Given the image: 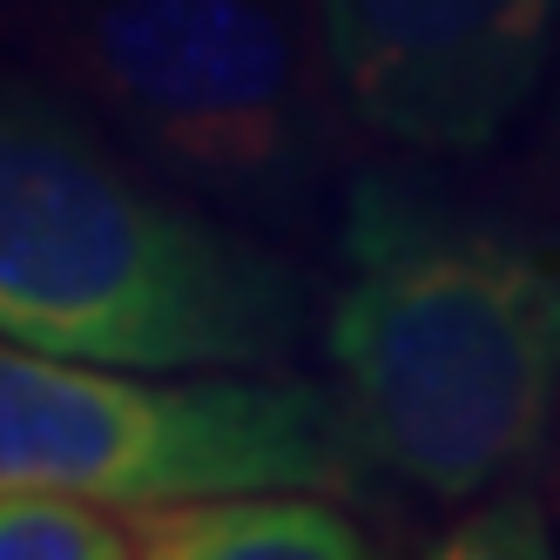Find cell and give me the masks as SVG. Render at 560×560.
Segmentation results:
<instances>
[{
    "mask_svg": "<svg viewBox=\"0 0 560 560\" xmlns=\"http://www.w3.org/2000/svg\"><path fill=\"white\" fill-rule=\"evenodd\" d=\"M351 466L338 392L298 378H155L0 331V493L55 487L108 506L264 487L338 493Z\"/></svg>",
    "mask_w": 560,
    "mask_h": 560,
    "instance_id": "3957f363",
    "label": "cell"
},
{
    "mask_svg": "<svg viewBox=\"0 0 560 560\" xmlns=\"http://www.w3.org/2000/svg\"><path fill=\"white\" fill-rule=\"evenodd\" d=\"M0 331L136 372H257L298 345L304 298L82 108L0 74Z\"/></svg>",
    "mask_w": 560,
    "mask_h": 560,
    "instance_id": "7a4b0ae2",
    "label": "cell"
},
{
    "mask_svg": "<svg viewBox=\"0 0 560 560\" xmlns=\"http://www.w3.org/2000/svg\"><path fill=\"white\" fill-rule=\"evenodd\" d=\"M129 540L149 560H358L365 534L304 487H264V493H196V500H155L122 506Z\"/></svg>",
    "mask_w": 560,
    "mask_h": 560,
    "instance_id": "8992f818",
    "label": "cell"
},
{
    "mask_svg": "<svg viewBox=\"0 0 560 560\" xmlns=\"http://www.w3.org/2000/svg\"><path fill=\"white\" fill-rule=\"evenodd\" d=\"M345 108L385 142L466 155L527 115L560 0H311Z\"/></svg>",
    "mask_w": 560,
    "mask_h": 560,
    "instance_id": "5b68a950",
    "label": "cell"
},
{
    "mask_svg": "<svg viewBox=\"0 0 560 560\" xmlns=\"http://www.w3.org/2000/svg\"><path fill=\"white\" fill-rule=\"evenodd\" d=\"M122 553H136L122 506L55 487L0 493V560H122Z\"/></svg>",
    "mask_w": 560,
    "mask_h": 560,
    "instance_id": "52a82bcc",
    "label": "cell"
},
{
    "mask_svg": "<svg viewBox=\"0 0 560 560\" xmlns=\"http://www.w3.org/2000/svg\"><path fill=\"white\" fill-rule=\"evenodd\" d=\"M553 500H560V459H553Z\"/></svg>",
    "mask_w": 560,
    "mask_h": 560,
    "instance_id": "9c48e42d",
    "label": "cell"
},
{
    "mask_svg": "<svg viewBox=\"0 0 560 560\" xmlns=\"http://www.w3.org/2000/svg\"><path fill=\"white\" fill-rule=\"evenodd\" d=\"M68 61L108 129L176 189L236 217L311 203L325 108L277 0H82Z\"/></svg>",
    "mask_w": 560,
    "mask_h": 560,
    "instance_id": "277c9868",
    "label": "cell"
},
{
    "mask_svg": "<svg viewBox=\"0 0 560 560\" xmlns=\"http://www.w3.org/2000/svg\"><path fill=\"white\" fill-rule=\"evenodd\" d=\"M338 264L325 358L358 459L446 506L513 487L560 412V236L365 170Z\"/></svg>",
    "mask_w": 560,
    "mask_h": 560,
    "instance_id": "6da1fadb",
    "label": "cell"
},
{
    "mask_svg": "<svg viewBox=\"0 0 560 560\" xmlns=\"http://www.w3.org/2000/svg\"><path fill=\"white\" fill-rule=\"evenodd\" d=\"M432 553H453V560H540L553 553V534H547V506L520 487H493L479 493V513H466L453 534H439Z\"/></svg>",
    "mask_w": 560,
    "mask_h": 560,
    "instance_id": "ba28073f",
    "label": "cell"
}]
</instances>
